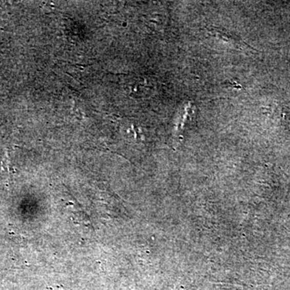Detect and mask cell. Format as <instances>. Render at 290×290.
I'll return each instance as SVG.
<instances>
[{
  "label": "cell",
  "mask_w": 290,
  "mask_h": 290,
  "mask_svg": "<svg viewBox=\"0 0 290 290\" xmlns=\"http://www.w3.org/2000/svg\"><path fill=\"white\" fill-rule=\"evenodd\" d=\"M208 31L210 32L212 36H216L218 39L222 40L227 43L231 44L232 45H234L235 47L244 49V48L248 46L240 37L230 33L227 30H223V29H220V28H216V27H210V28H208Z\"/></svg>",
  "instance_id": "cell-1"
}]
</instances>
